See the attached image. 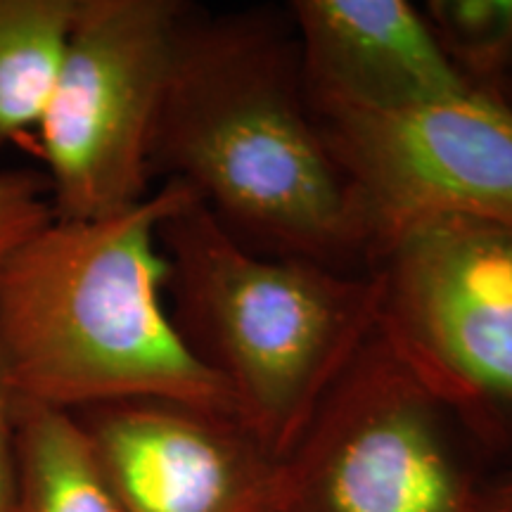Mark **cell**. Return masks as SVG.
<instances>
[{"label": "cell", "mask_w": 512, "mask_h": 512, "mask_svg": "<svg viewBox=\"0 0 512 512\" xmlns=\"http://www.w3.org/2000/svg\"><path fill=\"white\" fill-rule=\"evenodd\" d=\"M17 503V448L15 399L0 380V512H15Z\"/></svg>", "instance_id": "5bb4252c"}, {"label": "cell", "mask_w": 512, "mask_h": 512, "mask_svg": "<svg viewBox=\"0 0 512 512\" xmlns=\"http://www.w3.org/2000/svg\"><path fill=\"white\" fill-rule=\"evenodd\" d=\"M311 107L351 192L368 268L425 221L512 226V110L489 88L401 110Z\"/></svg>", "instance_id": "52a82bcc"}, {"label": "cell", "mask_w": 512, "mask_h": 512, "mask_svg": "<svg viewBox=\"0 0 512 512\" xmlns=\"http://www.w3.org/2000/svg\"><path fill=\"white\" fill-rule=\"evenodd\" d=\"M76 8L79 0H0V150L41 124Z\"/></svg>", "instance_id": "8fae6325"}, {"label": "cell", "mask_w": 512, "mask_h": 512, "mask_svg": "<svg viewBox=\"0 0 512 512\" xmlns=\"http://www.w3.org/2000/svg\"><path fill=\"white\" fill-rule=\"evenodd\" d=\"M287 15L313 105L401 110L477 86L408 0H294Z\"/></svg>", "instance_id": "9c48e42d"}, {"label": "cell", "mask_w": 512, "mask_h": 512, "mask_svg": "<svg viewBox=\"0 0 512 512\" xmlns=\"http://www.w3.org/2000/svg\"><path fill=\"white\" fill-rule=\"evenodd\" d=\"M190 10L181 0H79L38 124L53 219H102L150 195V147Z\"/></svg>", "instance_id": "5b68a950"}, {"label": "cell", "mask_w": 512, "mask_h": 512, "mask_svg": "<svg viewBox=\"0 0 512 512\" xmlns=\"http://www.w3.org/2000/svg\"><path fill=\"white\" fill-rule=\"evenodd\" d=\"M72 415L124 512H280L285 458L238 415L164 399Z\"/></svg>", "instance_id": "ba28073f"}, {"label": "cell", "mask_w": 512, "mask_h": 512, "mask_svg": "<svg viewBox=\"0 0 512 512\" xmlns=\"http://www.w3.org/2000/svg\"><path fill=\"white\" fill-rule=\"evenodd\" d=\"M195 197L183 181H162L117 214L53 219L0 264V380L15 403L74 413L164 399L240 418L166 304L159 233Z\"/></svg>", "instance_id": "7a4b0ae2"}, {"label": "cell", "mask_w": 512, "mask_h": 512, "mask_svg": "<svg viewBox=\"0 0 512 512\" xmlns=\"http://www.w3.org/2000/svg\"><path fill=\"white\" fill-rule=\"evenodd\" d=\"M174 320L228 384L245 425L285 458L380 323L373 271L256 252L200 202L164 221Z\"/></svg>", "instance_id": "3957f363"}, {"label": "cell", "mask_w": 512, "mask_h": 512, "mask_svg": "<svg viewBox=\"0 0 512 512\" xmlns=\"http://www.w3.org/2000/svg\"><path fill=\"white\" fill-rule=\"evenodd\" d=\"M460 427L377 323L285 456L280 512H479Z\"/></svg>", "instance_id": "277c9868"}, {"label": "cell", "mask_w": 512, "mask_h": 512, "mask_svg": "<svg viewBox=\"0 0 512 512\" xmlns=\"http://www.w3.org/2000/svg\"><path fill=\"white\" fill-rule=\"evenodd\" d=\"M50 221L46 178L31 171H0V264Z\"/></svg>", "instance_id": "4fadbf2b"}, {"label": "cell", "mask_w": 512, "mask_h": 512, "mask_svg": "<svg viewBox=\"0 0 512 512\" xmlns=\"http://www.w3.org/2000/svg\"><path fill=\"white\" fill-rule=\"evenodd\" d=\"M15 512H124L69 411L15 403Z\"/></svg>", "instance_id": "30bf717a"}, {"label": "cell", "mask_w": 512, "mask_h": 512, "mask_svg": "<svg viewBox=\"0 0 512 512\" xmlns=\"http://www.w3.org/2000/svg\"><path fill=\"white\" fill-rule=\"evenodd\" d=\"M368 271L380 330L479 439L512 427V226L444 216L401 233Z\"/></svg>", "instance_id": "8992f818"}, {"label": "cell", "mask_w": 512, "mask_h": 512, "mask_svg": "<svg viewBox=\"0 0 512 512\" xmlns=\"http://www.w3.org/2000/svg\"><path fill=\"white\" fill-rule=\"evenodd\" d=\"M494 93L512 110V72L505 76L501 83H498V86L494 88Z\"/></svg>", "instance_id": "2e32d148"}, {"label": "cell", "mask_w": 512, "mask_h": 512, "mask_svg": "<svg viewBox=\"0 0 512 512\" xmlns=\"http://www.w3.org/2000/svg\"><path fill=\"white\" fill-rule=\"evenodd\" d=\"M479 512H512V467L484 482Z\"/></svg>", "instance_id": "9a60e30c"}, {"label": "cell", "mask_w": 512, "mask_h": 512, "mask_svg": "<svg viewBox=\"0 0 512 512\" xmlns=\"http://www.w3.org/2000/svg\"><path fill=\"white\" fill-rule=\"evenodd\" d=\"M422 10L472 83L494 91L512 72V0H430Z\"/></svg>", "instance_id": "7c38bea8"}, {"label": "cell", "mask_w": 512, "mask_h": 512, "mask_svg": "<svg viewBox=\"0 0 512 512\" xmlns=\"http://www.w3.org/2000/svg\"><path fill=\"white\" fill-rule=\"evenodd\" d=\"M150 176L183 181L256 252L354 271L366 238L332 157L287 24L190 10L171 67Z\"/></svg>", "instance_id": "6da1fadb"}]
</instances>
